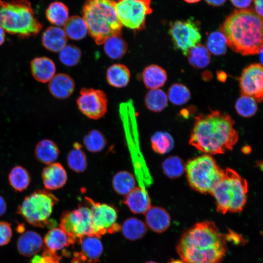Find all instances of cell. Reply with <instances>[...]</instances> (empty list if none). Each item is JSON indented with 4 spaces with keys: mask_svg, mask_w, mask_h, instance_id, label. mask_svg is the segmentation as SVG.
<instances>
[{
    "mask_svg": "<svg viewBox=\"0 0 263 263\" xmlns=\"http://www.w3.org/2000/svg\"><path fill=\"white\" fill-rule=\"evenodd\" d=\"M124 202L134 214H145L151 206L148 193L140 187H135L125 195Z\"/></svg>",
    "mask_w": 263,
    "mask_h": 263,
    "instance_id": "cell-22",
    "label": "cell"
},
{
    "mask_svg": "<svg viewBox=\"0 0 263 263\" xmlns=\"http://www.w3.org/2000/svg\"><path fill=\"white\" fill-rule=\"evenodd\" d=\"M67 162L69 168L76 172H83L86 170L87 167V157L79 143H74L73 149L67 155Z\"/></svg>",
    "mask_w": 263,
    "mask_h": 263,
    "instance_id": "cell-32",
    "label": "cell"
},
{
    "mask_svg": "<svg viewBox=\"0 0 263 263\" xmlns=\"http://www.w3.org/2000/svg\"><path fill=\"white\" fill-rule=\"evenodd\" d=\"M7 210V203L4 198L0 195V217L3 215Z\"/></svg>",
    "mask_w": 263,
    "mask_h": 263,
    "instance_id": "cell-47",
    "label": "cell"
},
{
    "mask_svg": "<svg viewBox=\"0 0 263 263\" xmlns=\"http://www.w3.org/2000/svg\"><path fill=\"white\" fill-rule=\"evenodd\" d=\"M130 78V71L124 64H113L107 70V81L113 87L119 88L126 87L129 83Z\"/></svg>",
    "mask_w": 263,
    "mask_h": 263,
    "instance_id": "cell-26",
    "label": "cell"
},
{
    "mask_svg": "<svg viewBox=\"0 0 263 263\" xmlns=\"http://www.w3.org/2000/svg\"><path fill=\"white\" fill-rule=\"evenodd\" d=\"M207 4L213 6H219L222 5L226 0H205Z\"/></svg>",
    "mask_w": 263,
    "mask_h": 263,
    "instance_id": "cell-48",
    "label": "cell"
},
{
    "mask_svg": "<svg viewBox=\"0 0 263 263\" xmlns=\"http://www.w3.org/2000/svg\"><path fill=\"white\" fill-rule=\"evenodd\" d=\"M75 83L68 75L59 73L55 75L49 81L48 89L55 98L64 99L69 97L74 92Z\"/></svg>",
    "mask_w": 263,
    "mask_h": 263,
    "instance_id": "cell-20",
    "label": "cell"
},
{
    "mask_svg": "<svg viewBox=\"0 0 263 263\" xmlns=\"http://www.w3.org/2000/svg\"><path fill=\"white\" fill-rule=\"evenodd\" d=\"M227 45L226 38L221 32H213L208 37L207 48L214 55L221 56L225 54Z\"/></svg>",
    "mask_w": 263,
    "mask_h": 263,
    "instance_id": "cell-39",
    "label": "cell"
},
{
    "mask_svg": "<svg viewBox=\"0 0 263 263\" xmlns=\"http://www.w3.org/2000/svg\"><path fill=\"white\" fill-rule=\"evenodd\" d=\"M168 96L165 92L160 89L150 90L145 97V104L150 111L160 112L168 104Z\"/></svg>",
    "mask_w": 263,
    "mask_h": 263,
    "instance_id": "cell-35",
    "label": "cell"
},
{
    "mask_svg": "<svg viewBox=\"0 0 263 263\" xmlns=\"http://www.w3.org/2000/svg\"><path fill=\"white\" fill-rule=\"evenodd\" d=\"M263 71L259 63L252 64L245 68L240 78V87L242 94L253 97L257 101L263 100Z\"/></svg>",
    "mask_w": 263,
    "mask_h": 263,
    "instance_id": "cell-14",
    "label": "cell"
},
{
    "mask_svg": "<svg viewBox=\"0 0 263 263\" xmlns=\"http://www.w3.org/2000/svg\"><path fill=\"white\" fill-rule=\"evenodd\" d=\"M235 109L240 116L250 117L257 111V101L251 96L242 94L236 102Z\"/></svg>",
    "mask_w": 263,
    "mask_h": 263,
    "instance_id": "cell-40",
    "label": "cell"
},
{
    "mask_svg": "<svg viewBox=\"0 0 263 263\" xmlns=\"http://www.w3.org/2000/svg\"><path fill=\"white\" fill-rule=\"evenodd\" d=\"M42 259V256L38 255H35L32 259L30 263H39Z\"/></svg>",
    "mask_w": 263,
    "mask_h": 263,
    "instance_id": "cell-50",
    "label": "cell"
},
{
    "mask_svg": "<svg viewBox=\"0 0 263 263\" xmlns=\"http://www.w3.org/2000/svg\"><path fill=\"white\" fill-rule=\"evenodd\" d=\"M168 98L176 105H182L190 99L191 94L187 86L181 83L172 84L169 89Z\"/></svg>",
    "mask_w": 263,
    "mask_h": 263,
    "instance_id": "cell-41",
    "label": "cell"
},
{
    "mask_svg": "<svg viewBox=\"0 0 263 263\" xmlns=\"http://www.w3.org/2000/svg\"><path fill=\"white\" fill-rule=\"evenodd\" d=\"M234 122L229 115L217 110L195 117L189 143L206 154H217L232 150L238 140Z\"/></svg>",
    "mask_w": 263,
    "mask_h": 263,
    "instance_id": "cell-2",
    "label": "cell"
},
{
    "mask_svg": "<svg viewBox=\"0 0 263 263\" xmlns=\"http://www.w3.org/2000/svg\"><path fill=\"white\" fill-rule=\"evenodd\" d=\"M58 199L47 189H38L25 196L17 208V213L30 225L38 227L54 228V220L50 219Z\"/></svg>",
    "mask_w": 263,
    "mask_h": 263,
    "instance_id": "cell-7",
    "label": "cell"
},
{
    "mask_svg": "<svg viewBox=\"0 0 263 263\" xmlns=\"http://www.w3.org/2000/svg\"><path fill=\"white\" fill-rule=\"evenodd\" d=\"M145 214L146 225L153 232L162 233L170 225V215L164 208L150 206Z\"/></svg>",
    "mask_w": 263,
    "mask_h": 263,
    "instance_id": "cell-19",
    "label": "cell"
},
{
    "mask_svg": "<svg viewBox=\"0 0 263 263\" xmlns=\"http://www.w3.org/2000/svg\"><path fill=\"white\" fill-rule=\"evenodd\" d=\"M115 7L121 25L134 31L145 27L146 17L152 12L151 0H118Z\"/></svg>",
    "mask_w": 263,
    "mask_h": 263,
    "instance_id": "cell-10",
    "label": "cell"
},
{
    "mask_svg": "<svg viewBox=\"0 0 263 263\" xmlns=\"http://www.w3.org/2000/svg\"><path fill=\"white\" fill-rule=\"evenodd\" d=\"M104 51L110 58L117 59L122 58L127 53L128 45L120 36H113L104 42Z\"/></svg>",
    "mask_w": 263,
    "mask_h": 263,
    "instance_id": "cell-33",
    "label": "cell"
},
{
    "mask_svg": "<svg viewBox=\"0 0 263 263\" xmlns=\"http://www.w3.org/2000/svg\"><path fill=\"white\" fill-rule=\"evenodd\" d=\"M64 29L67 37L75 40L83 39L88 32L85 21L83 18L78 16L69 18L64 25Z\"/></svg>",
    "mask_w": 263,
    "mask_h": 263,
    "instance_id": "cell-30",
    "label": "cell"
},
{
    "mask_svg": "<svg viewBox=\"0 0 263 263\" xmlns=\"http://www.w3.org/2000/svg\"><path fill=\"white\" fill-rule=\"evenodd\" d=\"M185 171L191 188L202 193H210L224 175V170L207 154L188 160Z\"/></svg>",
    "mask_w": 263,
    "mask_h": 263,
    "instance_id": "cell-8",
    "label": "cell"
},
{
    "mask_svg": "<svg viewBox=\"0 0 263 263\" xmlns=\"http://www.w3.org/2000/svg\"><path fill=\"white\" fill-rule=\"evenodd\" d=\"M227 45L243 56L259 54L263 50V20L252 9L235 10L220 26Z\"/></svg>",
    "mask_w": 263,
    "mask_h": 263,
    "instance_id": "cell-3",
    "label": "cell"
},
{
    "mask_svg": "<svg viewBox=\"0 0 263 263\" xmlns=\"http://www.w3.org/2000/svg\"><path fill=\"white\" fill-rule=\"evenodd\" d=\"M0 25L21 38L36 36L43 28L28 0H0Z\"/></svg>",
    "mask_w": 263,
    "mask_h": 263,
    "instance_id": "cell-5",
    "label": "cell"
},
{
    "mask_svg": "<svg viewBox=\"0 0 263 263\" xmlns=\"http://www.w3.org/2000/svg\"><path fill=\"white\" fill-rule=\"evenodd\" d=\"M254 6L256 13L260 17H263V0H254Z\"/></svg>",
    "mask_w": 263,
    "mask_h": 263,
    "instance_id": "cell-46",
    "label": "cell"
},
{
    "mask_svg": "<svg viewBox=\"0 0 263 263\" xmlns=\"http://www.w3.org/2000/svg\"><path fill=\"white\" fill-rule=\"evenodd\" d=\"M153 150L159 154L167 153L173 149L174 140L171 135L166 132H157L154 133L150 139Z\"/></svg>",
    "mask_w": 263,
    "mask_h": 263,
    "instance_id": "cell-36",
    "label": "cell"
},
{
    "mask_svg": "<svg viewBox=\"0 0 263 263\" xmlns=\"http://www.w3.org/2000/svg\"><path fill=\"white\" fill-rule=\"evenodd\" d=\"M60 151L58 146L52 140L43 139L36 145L34 155L40 163L49 165L54 163L58 158Z\"/></svg>",
    "mask_w": 263,
    "mask_h": 263,
    "instance_id": "cell-23",
    "label": "cell"
},
{
    "mask_svg": "<svg viewBox=\"0 0 263 263\" xmlns=\"http://www.w3.org/2000/svg\"><path fill=\"white\" fill-rule=\"evenodd\" d=\"M168 263H183L181 260H172L169 262Z\"/></svg>",
    "mask_w": 263,
    "mask_h": 263,
    "instance_id": "cell-52",
    "label": "cell"
},
{
    "mask_svg": "<svg viewBox=\"0 0 263 263\" xmlns=\"http://www.w3.org/2000/svg\"><path fill=\"white\" fill-rule=\"evenodd\" d=\"M83 144L89 151L98 152L104 149L107 144V140L101 132L93 130L84 136Z\"/></svg>",
    "mask_w": 263,
    "mask_h": 263,
    "instance_id": "cell-38",
    "label": "cell"
},
{
    "mask_svg": "<svg viewBox=\"0 0 263 263\" xmlns=\"http://www.w3.org/2000/svg\"><path fill=\"white\" fill-rule=\"evenodd\" d=\"M114 0H87L83 18L91 36L98 45L109 38L120 36L122 25L117 18Z\"/></svg>",
    "mask_w": 263,
    "mask_h": 263,
    "instance_id": "cell-4",
    "label": "cell"
},
{
    "mask_svg": "<svg viewBox=\"0 0 263 263\" xmlns=\"http://www.w3.org/2000/svg\"><path fill=\"white\" fill-rule=\"evenodd\" d=\"M5 40V34L4 29L0 25V46L2 45Z\"/></svg>",
    "mask_w": 263,
    "mask_h": 263,
    "instance_id": "cell-49",
    "label": "cell"
},
{
    "mask_svg": "<svg viewBox=\"0 0 263 263\" xmlns=\"http://www.w3.org/2000/svg\"><path fill=\"white\" fill-rule=\"evenodd\" d=\"M45 16L51 24L58 27L62 26L69 19V10L63 3L55 1L51 3L47 8Z\"/></svg>",
    "mask_w": 263,
    "mask_h": 263,
    "instance_id": "cell-31",
    "label": "cell"
},
{
    "mask_svg": "<svg viewBox=\"0 0 263 263\" xmlns=\"http://www.w3.org/2000/svg\"><path fill=\"white\" fill-rule=\"evenodd\" d=\"M247 193L246 180L235 170L227 168L210 194L215 200L217 211L224 214L242 211L247 201Z\"/></svg>",
    "mask_w": 263,
    "mask_h": 263,
    "instance_id": "cell-6",
    "label": "cell"
},
{
    "mask_svg": "<svg viewBox=\"0 0 263 263\" xmlns=\"http://www.w3.org/2000/svg\"><path fill=\"white\" fill-rule=\"evenodd\" d=\"M169 33L175 48L185 56L190 49L199 43L202 38L198 25L191 19L172 22Z\"/></svg>",
    "mask_w": 263,
    "mask_h": 263,
    "instance_id": "cell-12",
    "label": "cell"
},
{
    "mask_svg": "<svg viewBox=\"0 0 263 263\" xmlns=\"http://www.w3.org/2000/svg\"><path fill=\"white\" fill-rule=\"evenodd\" d=\"M163 171L170 178H176L181 176L185 171V165L182 160L177 156H171L162 163Z\"/></svg>",
    "mask_w": 263,
    "mask_h": 263,
    "instance_id": "cell-37",
    "label": "cell"
},
{
    "mask_svg": "<svg viewBox=\"0 0 263 263\" xmlns=\"http://www.w3.org/2000/svg\"><path fill=\"white\" fill-rule=\"evenodd\" d=\"M67 37L62 28L49 26L41 36V44L47 50L52 52H59L67 44Z\"/></svg>",
    "mask_w": 263,
    "mask_h": 263,
    "instance_id": "cell-21",
    "label": "cell"
},
{
    "mask_svg": "<svg viewBox=\"0 0 263 263\" xmlns=\"http://www.w3.org/2000/svg\"><path fill=\"white\" fill-rule=\"evenodd\" d=\"M42 259L39 263H60L61 257L56 252L44 248L42 253Z\"/></svg>",
    "mask_w": 263,
    "mask_h": 263,
    "instance_id": "cell-44",
    "label": "cell"
},
{
    "mask_svg": "<svg viewBox=\"0 0 263 263\" xmlns=\"http://www.w3.org/2000/svg\"><path fill=\"white\" fill-rule=\"evenodd\" d=\"M67 172L59 163L54 162L44 167L41 178L44 188L48 190H56L62 188L67 180Z\"/></svg>",
    "mask_w": 263,
    "mask_h": 263,
    "instance_id": "cell-16",
    "label": "cell"
},
{
    "mask_svg": "<svg viewBox=\"0 0 263 263\" xmlns=\"http://www.w3.org/2000/svg\"><path fill=\"white\" fill-rule=\"evenodd\" d=\"M185 1L189 3H194L199 2L200 0H184Z\"/></svg>",
    "mask_w": 263,
    "mask_h": 263,
    "instance_id": "cell-51",
    "label": "cell"
},
{
    "mask_svg": "<svg viewBox=\"0 0 263 263\" xmlns=\"http://www.w3.org/2000/svg\"><path fill=\"white\" fill-rule=\"evenodd\" d=\"M8 179L10 185L17 192H22L29 186L31 177L28 171L21 166H16L10 171Z\"/></svg>",
    "mask_w": 263,
    "mask_h": 263,
    "instance_id": "cell-28",
    "label": "cell"
},
{
    "mask_svg": "<svg viewBox=\"0 0 263 263\" xmlns=\"http://www.w3.org/2000/svg\"><path fill=\"white\" fill-rule=\"evenodd\" d=\"M81 52L77 46L68 44L65 46L59 53V59L64 65L72 67L77 65L80 61Z\"/></svg>",
    "mask_w": 263,
    "mask_h": 263,
    "instance_id": "cell-42",
    "label": "cell"
},
{
    "mask_svg": "<svg viewBox=\"0 0 263 263\" xmlns=\"http://www.w3.org/2000/svg\"><path fill=\"white\" fill-rule=\"evenodd\" d=\"M253 0H230L232 4L240 9H246L250 6Z\"/></svg>",
    "mask_w": 263,
    "mask_h": 263,
    "instance_id": "cell-45",
    "label": "cell"
},
{
    "mask_svg": "<svg viewBox=\"0 0 263 263\" xmlns=\"http://www.w3.org/2000/svg\"><path fill=\"white\" fill-rule=\"evenodd\" d=\"M136 180L133 175L126 170L118 171L113 176L112 186L118 194L126 195L136 187Z\"/></svg>",
    "mask_w": 263,
    "mask_h": 263,
    "instance_id": "cell-29",
    "label": "cell"
},
{
    "mask_svg": "<svg viewBox=\"0 0 263 263\" xmlns=\"http://www.w3.org/2000/svg\"><path fill=\"white\" fill-rule=\"evenodd\" d=\"M30 70L34 78L38 81L46 83L55 76L56 66L54 61L47 56H39L30 62Z\"/></svg>",
    "mask_w": 263,
    "mask_h": 263,
    "instance_id": "cell-17",
    "label": "cell"
},
{
    "mask_svg": "<svg viewBox=\"0 0 263 263\" xmlns=\"http://www.w3.org/2000/svg\"><path fill=\"white\" fill-rule=\"evenodd\" d=\"M142 78L146 88L150 90L156 89L164 85L167 79V74L161 67L151 64L144 69Z\"/></svg>",
    "mask_w": 263,
    "mask_h": 263,
    "instance_id": "cell-25",
    "label": "cell"
},
{
    "mask_svg": "<svg viewBox=\"0 0 263 263\" xmlns=\"http://www.w3.org/2000/svg\"><path fill=\"white\" fill-rule=\"evenodd\" d=\"M85 199L91 211L94 236L100 238L107 233L121 230V226L116 223L117 211L113 206L96 202L88 197Z\"/></svg>",
    "mask_w": 263,
    "mask_h": 263,
    "instance_id": "cell-11",
    "label": "cell"
},
{
    "mask_svg": "<svg viewBox=\"0 0 263 263\" xmlns=\"http://www.w3.org/2000/svg\"><path fill=\"white\" fill-rule=\"evenodd\" d=\"M79 111L92 119H98L106 113L108 100L105 93L102 90L83 88L76 100Z\"/></svg>",
    "mask_w": 263,
    "mask_h": 263,
    "instance_id": "cell-13",
    "label": "cell"
},
{
    "mask_svg": "<svg viewBox=\"0 0 263 263\" xmlns=\"http://www.w3.org/2000/svg\"><path fill=\"white\" fill-rule=\"evenodd\" d=\"M124 237L130 241H136L143 238L147 233V226L141 220L135 217L127 219L121 226Z\"/></svg>",
    "mask_w": 263,
    "mask_h": 263,
    "instance_id": "cell-27",
    "label": "cell"
},
{
    "mask_svg": "<svg viewBox=\"0 0 263 263\" xmlns=\"http://www.w3.org/2000/svg\"><path fill=\"white\" fill-rule=\"evenodd\" d=\"M60 227L75 243L86 236H94L92 213L88 206L80 205L72 211H64Z\"/></svg>",
    "mask_w": 263,
    "mask_h": 263,
    "instance_id": "cell-9",
    "label": "cell"
},
{
    "mask_svg": "<svg viewBox=\"0 0 263 263\" xmlns=\"http://www.w3.org/2000/svg\"><path fill=\"white\" fill-rule=\"evenodd\" d=\"M187 55L189 63L195 68H204L210 61L209 51L199 43L190 49Z\"/></svg>",
    "mask_w": 263,
    "mask_h": 263,
    "instance_id": "cell-34",
    "label": "cell"
},
{
    "mask_svg": "<svg viewBox=\"0 0 263 263\" xmlns=\"http://www.w3.org/2000/svg\"><path fill=\"white\" fill-rule=\"evenodd\" d=\"M43 240L41 236L34 231L23 232L18 238L17 247L19 253L29 257L38 253L43 248Z\"/></svg>",
    "mask_w": 263,
    "mask_h": 263,
    "instance_id": "cell-18",
    "label": "cell"
},
{
    "mask_svg": "<svg viewBox=\"0 0 263 263\" xmlns=\"http://www.w3.org/2000/svg\"><path fill=\"white\" fill-rule=\"evenodd\" d=\"M227 241L213 222L204 221L182 234L176 251L183 263H220L227 250Z\"/></svg>",
    "mask_w": 263,
    "mask_h": 263,
    "instance_id": "cell-1",
    "label": "cell"
},
{
    "mask_svg": "<svg viewBox=\"0 0 263 263\" xmlns=\"http://www.w3.org/2000/svg\"><path fill=\"white\" fill-rule=\"evenodd\" d=\"M43 242L46 248L56 252L75 243L64 231L58 227H54L49 230L44 236Z\"/></svg>",
    "mask_w": 263,
    "mask_h": 263,
    "instance_id": "cell-24",
    "label": "cell"
},
{
    "mask_svg": "<svg viewBox=\"0 0 263 263\" xmlns=\"http://www.w3.org/2000/svg\"><path fill=\"white\" fill-rule=\"evenodd\" d=\"M145 263H156L155 262H154V261H149V262H146Z\"/></svg>",
    "mask_w": 263,
    "mask_h": 263,
    "instance_id": "cell-53",
    "label": "cell"
},
{
    "mask_svg": "<svg viewBox=\"0 0 263 263\" xmlns=\"http://www.w3.org/2000/svg\"><path fill=\"white\" fill-rule=\"evenodd\" d=\"M11 225L5 221H0V246L8 244L12 236Z\"/></svg>",
    "mask_w": 263,
    "mask_h": 263,
    "instance_id": "cell-43",
    "label": "cell"
},
{
    "mask_svg": "<svg viewBox=\"0 0 263 263\" xmlns=\"http://www.w3.org/2000/svg\"><path fill=\"white\" fill-rule=\"evenodd\" d=\"M80 251L75 252L72 263H95L99 262L103 252V246L99 238L86 236L77 242Z\"/></svg>",
    "mask_w": 263,
    "mask_h": 263,
    "instance_id": "cell-15",
    "label": "cell"
}]
</instances>
